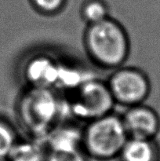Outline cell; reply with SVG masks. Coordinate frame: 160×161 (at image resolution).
I'll list each match as a JSON object with an SVG mask.
<instances>
[{
	"mask_svg": "<svg viewBox=\"0 0 160 161\" xmlns=\"http://www.w3.org/2000/svg\"><path fill=\"white\" fill-rule=\"evenodd\" d=\"M83 45L89 59L104 69L114 70L123 65L130 52V41L126 30L111 17L86 25Z\"/></svg>",
	"mask_w": 160,
	"mask_h": 161,
	"instance_id": "cell-1",
	"label": "cell"
},
{
	"mask_svg": "<svg viewBox=\"0 0 160 161\" xmlns=\"http://www.w3.org/2000/svg\"><path fill=\"white\" fill-rule=\"evenodd\" d=\"M129 138L155 139L160 131V116L144 103L128 107L121 116Z\"/></svg>",
	"mask_w": 160,
	"mask_h": 161,
	"instance_id": "cell-6",
	"label": "cell"
},
{
	"mask_svg": "<svg viewBox=\"0 0 160 161\" xmlns=\"http://www.w3.org/2000/svg\"><path fill=\"white\" fill-rule=\"evenodd\" d=\"M47 150L83 149V129L72 124H58L44 139Z\"/></svg>",
	"mask_w": 160,
	"mask_h": 161,
	"instance_id": "cell-8",
	"label": "cell"
},
{
	"mask_svg": "<svg viewBox=\"0 0 160 161\" xmlns=\"http://www.w3.org/2000/svg\"><path fill=\"white\" fill-rule=\"evenodd\" d=\"M18 139L17 132L13 124L0 117V161H6Z\"/></svg>",
	"mask_w": 160,
	"mask_h": 161,
	"instance_id": "cell-12",
	"label": "cell"
},
{
	"mask_svg": "<svg viewBox=\"0 0 160 161\" xmlns=\"http://www.w3.org/2000/svg\"><path fill=\"white\" fill-rule=\"evenodd\" d=\"M117 159L119 161H160V146L155 138H129Z\"/></svg>",
	"mask_w": 160,
	"mask_h": 161,
	"instance_id": "cell-9",
	"label": "cell"
},
{
	"mask_svg": "<svg viewBox=\"0 0 160 161\" xmlns=\"http://www.w3.org/2000/svg\"><path fill=\"white\" fill-rule=\"evenodd\" d=\"M86 154L81 150H47L45 161H87Z\"/></svg>",
	"mask_w": 160,
	"mask_h": 161,
	"instance_id": "cell-14",
	"label": "cell"
},
{
	"mask_svg": "<svg viewBox=\"0 0 160 161\" xmlns=\"http://www.w3.org/2000/svg\"><path fill=\"white\" fill-rule=\"evenodd\" d=\"M31 7L44 16H54L65 8L67 0H28Z\"/></svg>",
	"mask_w": 160,
	"mask_h": 161,
	"instance_id": "cell-13",
	"label": "cell"
},
{
	"mask_svg": "<svg viewBox=\"0 0 160 161\" xmlns=\"http://www.w3.org/2000/svg\"><path fill=\"white\" fill-rule=\"evenodd\" d=\"M79 14L86 25L98 23L111 17L109 6L105 0H84Z\"/></svg>",
	"mask_w": 160,
	"mask_h": 161,
	"instance_id": "cell-11",
	"label": "cell"
},
{
	"mask_svg": "<svg viewBox=\"0 0 160 161\" xmlns=\"http://www.w3.org/2000/svg\"><path fill=\"white\" fill-rule=\"evenodd\" d=\"M46 154L43 141L31 138L18 139L6 161H45Z\"/></svg>",
	"mask_w": 160,
	"mask_h": 161,
	"instance_id": "cell-10",
	"label": "cell"
},
{
	"mask_svg": "<svg viewBox=\"0 0 160 161\" xmlns=\"http://www.w3.org/2000/svg\"><path fill=\"white\" fill-rule=\"evenodd\" d=\"M128 138L121 116L111 113L86 123L83 129V151L96 160H113Z\"/></svg>",
	"mask_w": 160,
	"mask_h": 161,
	"instance_id": "cell-3",
	"label": "cell"
},
{
	"mask_svg": "<svg viewBox=\"0 0 160 161\" xmlns=\"http://www.w3.org/2000/svg\"><path fill=\"white\" fill-rule=\"evenodd\" d=\"M67 110L72 116L86 123L113 113L115 105L106 81L89 79L71 92Z\"/></svg>",
	"mask_w": 160,
	"mask_h": 161,
	"instance_id": "cell-4",
	"label": "cell"
},
{
	"mask_svg": "<svg viewBox=\"0 0 160 161\" xmlns=\"http://www.w3.org/2000/svg\"><path fill=\"white\" fill-rule=\"evenodd\" d=\"M64 104L50 88L28 87L21 94L17 105L19 122L29 138L44 141L58 125Z\"/></svg>",
	"mask_w": 160,
	"mask_h": 161,
	"instance_id": "cell-2",
	"label": "cell"
},
{
	"mask_svg": "<svg viewBox=\"0 0 160 161\" xmlns=\"http://www.w3.org/2000/svg\"><path fill=\"white\" fill-rule=\"evenodd\" d=\"M106 83L115 105L126 108L144 103L152 90L148 75L136 67L114 69Z\"/></svg>",
	"mask_w": 160,
	"mask_h": 161,
	"instance_id": "cell-5",
	"label": "cell"
},
{
	"mask_svg": "<svg viewBox=\"0 0 160 161\" xmlns=\"http://www.w3.org/2000/svg\"><path fill=\"white\" fill-rule=\"evenodd\" d=\"M61 65L51 57L37 55L28 61L24 71L28 87H56L59 80Z\"/></svg>",
	"mask_w": 160,
	"mask_h": 161,
	"instance_id": "cell-7",
	"label": "cell"
}]
</instances>
